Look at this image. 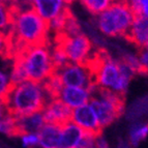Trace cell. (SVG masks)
<instances>
[{
	"instance_id": "1",
	"label": "cell",
	"mask_w": 148,
	"mask_h": 148,
	"mask_svg": "<svg viewBox=\"0 0 148 148\" xmlns=\"http://www.w3.org/2000/svg\"><path fill=\"white\" fill-rule=\"evenodd\" d=\"M14 17L10 33V51L17 54L24 47L48 42L49 26L38 12L31 6L20 8L12 4Z\"/></svg>"
},
{
	"instance_id": "4",
	"label": "cell",
	"mask_w": 148,
	"mask_h": 148,
	"mask_svg": "<svg viewBox=\"0 0 148 148\" xmlns=\"http://www.w3.org/2000/svg\"><path fill=\"white\" fill-rule=\"evenodd\" d=\"M136 14L128 0H115L108 8L94 16V23L107 37H126Z\"/></svg>"
},
{
	"instance_id": "36",
	"label": "cell",
	"mask_w": 148,
	"mask_h": 148,
	"mask_svg": "<svg viewBox=\"0 0 148 148\" xmlns=\"http://www.w3.org/2000/svg\"><path fill=\"white\" fill-rule=\"evenodd\" d=\"M65 1V3H66L67 5H69V4H72V3H74L75 1H78V0H64Z\"/></svg>"
},
{
	"instance_id": "21",
	"label": "cell",
	"mask_w": 148,
	"mask_h": 148,
	"mask_svg": "<svg viewBox=\"0 0 148 148\" xmlns=\"http://www.w3.org/2000/svg\"><path fill=\"white\" fill-rule=\"evenodd\" d=\"M69 12V10H65V12H61L59 15H57L56 17H54L50 21H48V26H49L50 33L58 35L63 32L64 25H65V21H66V17Z\"/></svg>"
},
{
	"instance_id": "27",
	"label": "cell",
	"mask_w": 148,
	"mask_h": 148,
	"mask_svg": "<svg viewBox=\"0 0 148 148\" xmlns=\"http://www.w3.org/2000/svg\"><path fill=\"white\" fill-rule=\"evenodd\" d=\"M10 75L12 84H18V83H21V82L27 80V76H26L24 69H23L20 62L16 59L14 60V64H12Z\"/></svg>"
},
{
	"instance_id": "23",
	"label": "cell",
	"mask_w": 148,
	"mask_h": 148,
	"mask_svg": "<svg viewBox=\"0 0 148 148\" xmlns=\"http://www.w3.org/2000/svg\"><path fill=\"white\" fill-rule=\"evenodd\" d=\"M18 136L20 137V142L23 147L32 148L40 146L38 132H25V133H20Z\"/></svg>"
},
{
	"instance_id": "2",
	"label": "cell",
	"mask_w": 148,
	"mask_h": 148,
	"mask_svg": "<svg viewBox=\"0 0 148 148\" xmlns=\"http://www.w3.org/2000/svg\"><path fill=\"white\" fill-rule=\"evenodd\" d=\"M93 72L94 83L99 88L124 95L137 74L123 59L113 58L105 51H96L89 63Z\"/></svg>"
},
{
	"instance_id": "34",
	"label": "cell",
	"mask_w": 148,
	"mask_h": 148,
	"mask_svg": "<svg viewBox=\"0 0 148 148\" xmlns=\"http://www.w3.org/2000/svg\"><path fill=\"white\" fill-rule=\"evenodd\" d=\"M8 112V106H6V103L3 99H0V120L5 116V114Z\"/></svg>"
},
{
	"instance_id": "11",
	"label": "cell",
	"mask_w": 148,
	"mask_h": 148,
	"mask_svg": "<svg viewBox=\"0 0 148 148\" xmlns=\"http://www.w3.org/2000/svg\"><path fill=\"white\" fill-rule=\"evenodd\" d=\"M57 97L73 110L89 103L92 97V92L90 87L63 85Z\"/></svg>"
},
{
	"instance_id": "31",
	"label": "cell",
	"mask_w": 148,
	"mask_h": 148,
	"mask_svg": "<svg viewBox=\"0 0 148 148\" xmlns=\"http://www.w3.org/2000/svg\"><path fill=\"white\" fill-rule=\"evenodd\" d=\"M138 56L141 64V73L148 74V46L140 48Z\"/></svg>"
},
{
	"instance_id": "10",
	"label": "cell",
	"mask_w": 148,
	"mask_h": 148,
	"mask_svg": "<svg viewBox=\"0 0 148 148\" xmlns=\"http://www.w3.org/2000/svg\"><path fill=\"white\" fill-rule=\"evenodd\" d=\"M42 111L47 122L57 123L60 125L71 120L72 116V109L66 106L57 96L50 97Z\"/></svg>"
},
{
	"instance_id": "32",
	"label": "cell",
	"mask_w": 148,
	"mask_h": 148,
	"mask_svg": "<svg viewBox=\"0 0 148 148\" xmlns=\"http://www.w3.org/2000/svg\"><path fill=\"white\" fill-rule=\"evenodd\" d=\"M8 52H10V34L0 31V55L8 54Z\"/></svg>"
},
{
	"instance_id": "5",
	"label": "cell",
	"mask_w": 148,
	"mask_h": 148,
	"mask_svg": "<svg viewBox=\"0 0 148 148\" xmlns=\"http://www.w3.org/2000/svg\"><path fill=\"white\" fill-rule=\"evenodd\" d=\"M15 59L23 66L27 79L40 83H44L56 71L48 42L24 47L15 54Z\"/></svg>"
},
{
	"instance_id": "26",
	"label": "cell",
	"mask_w": 148,
	"mask_h": 148,
	"mask_svg": "<svg viewBox=\"0 0 148 148\" xmlns=\"http://www.w3.org/2000/svg\"><path fill=\"white\" fill-rule=\"evenodd\" d=\"M82 32L81 25L78 22V20L76 19L75 16H73V14L71 12H69L66 17V21H65V25H64L63 29V34L65 35H74L77 33Z\"/></svg>"
},
{
	"instance_id": "22",
	"label": "cell",
	"mask_w": 148,
	"mask_h": 148,
	"mask_svg": "<svg viewBox=\"0 0 148 148\" xmlns=\"http://www.w3.org/2000/svg\"><path fill=\"white\" fill-rule=\"evenodd\" d=\"M51 57H52V61L55 66V69H60L69 62V59H67V56L64 52V50L57 42L53 47H51Z\"/></svg>"
},
{
	"instance_id": "28",
	"label": "cell",
	"mask_w": 148,
	"mask_h": 148,
	"mask_svg": "<svg viewBox=\"0 0 148 148\" xmlns=\"http://www.w3.org/2000/svg\"><path fill=\"white\" fill-rule=\"evenodd\" d=\"M136 15L148 17V0H128Z\"/></svg>"
},
{
	"instance_id": "13",
	"label": "cell",
	"mask_w": 148,
	"mask_h": 148,
	"mask_svg": "<svg viewBox=\"0 0 148 148\" xmlns=\"http://www.w3.org/2000/svg\"><path fill=\"white\" fill-rule=\"evenodd\" d=\"M31 8L46 21H50L57 15L69 10V5L64 0H32Z\"/></svg>"
},
{
	"instance_id": "24",
	"label": "cell",
	"mask_w": 148,
	"mask_h": 148,
	"mask_svg": "<svg viewBox=\"0 0 148 148\" xmlns=\"http://www.w3.org/2000/svg\"><path fill=\"white\" fill-rule=\"evenodd\" d=\"M44 84H45V86H46V89L48 90V92H49V94L51 96L58 95L59 91L61 90L62 86H63L61 80H60V78L58 77V75H57L56 73L51 75V76L44 82Z\"/></svg>"
},
{
	"instance_id": "19",
	"label": "cell",
	"mask_w": 148,
	"mask_h": 148,
	"mask_svg": "<svg viewBox=\"0 0 148 148\" xmlns=\"http://www.w3.org/2000/svg\"><path fill=\"white\" fill-rule=\"evenodd\" d=\"M0 134L5 136H16L19 135L17 127V119L14 114L8 112L5 116L0 120Z\"/></svg>"
},
{
	"instance_id": "16",
	"label": "cell",
	"mask_w": 148,
	"mask_h": 148,
	"mask_svg": "<svg viewBox=\"0 0 148 148\" xmlns=\"http://www.w3.org/2000/svg\"><path fill=\"white\" fill-rule=\"evenodd\" d=\"M16 119H17V127L19 134L25 132H40V128L47 122L42 111L19 115L16 116Z\"/></svg>"
},
{
	"instance_id": "8",
	"label": "cell",
	"mask_w": 148,
	"mask_h": 148,
	"mask_svg": "<svg viewBox=\"0 0 148 148\" xmlns=\"http://www.w3.org/2000/svg\"><path fill=\"white\" fill-rule=\"evenodd\" d=\"M65 86L89 87L94 83L93 72L89 64L67 62L60 69L55 71Z\"/></svg>"
},
{
	"instance_id": "29",
	"label": "cell",
	"mask_w": 148,
	"mask_h": 148,
	"mask_svg": "<svg viewBox=\"0 0 148 148\" xmlns=\"http://www.w3.org/2000/svg\"><path fill=\"white\" fill-rule=\"evenodd\" d=\"M121 59H123V61L125 62V63H127L128 65L137 73V74H138V73H141V64H140V60H139L138 54L126 53V54H124V56L122 57Z\"/></svg>"
},
{
	"instance_id": "3",
	"label": "cell",
	"mask_w": 148,
	"mask_h": 148,
	"mask_svg": "<svg viewBox=\"0 0 148 148\" xmlns=\"http://www.w3.org/2000/svg\"><path fill=\"white\" fill-rule=\"evenodd\" d=\"M50 97L52 96L49 94L44 83L27 79L12 85L4 101L8 112L19 116L42 111Z\"/></svg>"
},
{
	"instance_id": "30",
	"label": "cell",
	"mask_w": 148,
	"mask_h": 148,
	"mask_svg": "<svg viewBox=\"0 0 148 148\" xmlns=\"http://www.w3.org/2000/svg\"><path fill=\"white\" fill-rule=\"evenodd\" d=\"M97 134L85 132L79 144V148H91L95 147V139Z\"/></svg>"
},
{
	"instance_id": "17",
	"label": "cell",
	"mask_w": 148,
	"mask_h": 148,
	"mask_svg": "<svg viewBox=\"0 0 148 148\" xmlns=\"http://www.w3.org/2000/svg\"><path fill=\"white\" fill-rule=\"evenodd\" d=\"M148 137V121H136L128 128V143L133 146H138Z\"/></svg>"
},
{
	"instance_id": "7",
	"label": "cell",
	"mask_w": 148,
	"mask_h": 148,
	"mask_svg": "<svg viewBox=\"0 0 148 148\" xmlns=\"http://www.w3.org/2000/svg\"><path fill=\"white\" fill-rule=\"evenodd\" d=\"M56 42L64 50L69 62L89 64L95 56L93 42L83 31L74 35L60 33L56 35Z\"/></svg>"
},
{
	"instance_id": "15",
	"label": "cell",
	"mask_w": 148,
	"mask_h": 148,
	"mask_svg": "<svg viewBox=\"0 0 148 148\" xmlns=\"http://www.w3.org/2000/svg\"><path fill=\"white\" fill-rule=\"evenodd\" d=\"M85 132L72 120L61 124V148H79Z\"/></svg>"
},
{
	"instance_id": "6",
	"label": "cell",
	"mask_w": 148,
	"mask_h": 148,
	"mask_svg": "<svg viewBox=\"0 0 148 148\" xmlns=\"http://www.w3.org/2000/svg\"><path fill=\"white\" fill-rule=\"evenodd\" d=\"M90 104L93 107L103 128L111 125L124 111L123 95L99 87L92 94Z\"/></svg>"
},
{
	"instance_id": "35",
	"label": "cell",
	"mask_w": 148,
	"mask_h": 148,
	"mask_svg": "<svg viewBox=\"0 0 148 148\" xmlns=\"http://www.w3.org/2000/svg\"><path fill=\"white\" fill-rule=\"evenodd\" d=\"M16 0H0V2L3 3H8V4H14Z\"/></svg>"
},
{
	"instance_id": "33",
	"label": "cell",
	"mask_w": 148,
	"mask_h": 148,
	"mask_svg": "<svg viewBox=\"0 0 148 148\" xmlns=\"http://www.w3.org/2000/svg\"><path fill=\"white\" fill-rule=\"evenodd\" d=\"M109 144H108V141L106 140L101 133L97 134L96 135V139H95V147H101V148H105V147H108Z\"/></svg>"
},
{
	"instance_id": "20",
	"label": "cell",
	"mask_w": 148,
	"mask_h": 148,
	"mask_svg": "<svg viewBox=\"0 0 148 148\" xmlns=\"http://www.w3.org/2000/svg\"><path fill=\"white\" fill-rule=\"evenodd\" d=\"M79 1L89 14L96 16L108 8L115 0H79Z\"/></svg>"
},
{
	"instance_id": "18",
	"label": "cell",
	"mask_w": 148,
	"mask_h": 148,
	"mask_svg": "<svg viewBox=\"0 0 148 148\" xmlns=\"http://www.w3.org/2000/svg\"><path fill=\"white\" fill-rule=\"evenodd\" d=\"M14 8L12 4L0 2V31L10 34L12 26Z\"/></svg>"
},
{
	"instance_id": "14",
	"label": "cell",
	"mask_w": 148,
	"mask_h": 148,
	"mask_svg": "<svg viewBox=\"0 0 148 148\" xmlns=\"http://www.w3.org/2000/svg\"><path fill=\"white\" fill-rule=\"evenodd\" d=\"M40 146L42 148H61V125L46 122L38 132Z\"/></svg>"
},
{
	"instance_id": "9",
	"label": "cell",
	"mask_w": 148,
	"mask_h": 148,
	"mask_svg": "<svg viewBox=\"0 0 148 148\" xmlns=\"http://www.w3.org/2000/svg\"><path fill=\"white\" fill-rule=\"evenodd\" d=\"M71 120L80 126L84 132L99 134L103 130L90 101L76 109H73Z\"/></svg>"
},
{
	"instance_id": "12",
	"label": "cell",
	"mask_w": 148,
	"mask_h": 148,
	"mask_svg": "<svg viewBox=\"0 0 148 148\" xmlns=\"http://www.w3.org/2000/svg\"><path fill=\"white\" fill-rule=\"evenodd\" d=\"M126 38L139 49L148 46V17L136 15Z\"/></svg>"
},
{
	"instance_id": "25",
	"label": "cell",
	"mask_w": 148,
	"mask_h": 148,
	"mask_svg": "<svg viewBox=\"0 0 148 148\" xmlns=\"http://www.w3.org/2000/svg\"><path fill=\"white\" fill-rule=\"evenodd\" d=\"M12 82L10 79V72H6L3 69H0V99L4 101L8 92L12 87Z\"/></svg>"
}]
</instances>
